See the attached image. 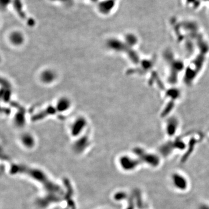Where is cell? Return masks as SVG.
<instances>
[{"instance_id":"cell-1","label":"cell","mask_w":209,"mask_h":209,"mask_svg":"<svg viewBox=\"0 0 209 209\" xmlns=\"http://www.w3.org/2000/svg\"><path fill=\"white\" fill-rule=\"evenodd\" d=\"M10 172L13 174H23L27 175L42 183L43 186L48 191L55 193H60L62 191L59 187L47 177L44 172L36 168H30L25 165L14 164L10 166Z\"/></svg>"},{"instance_id":"cell-2","label":"cell","mask_w":209,"mask_h":209,"mask_svg":"<svg viewBox=\"0 0 209 209\" xmlns=\"http://www.w3.org/2000/svg\"><path fill=\"white\" fill-rule=\"evenodd\" d=\"M114 5V2L112 0H108L105 2H102L101 5H100V10L103 13H106L109 12L110 10L112 9Z\"/></svg>"},{"instance_id":"cell-3","label":"cell","mask_w":209,"mask_h":209,"mask_svg":"<svg viewBox=\"0 0 209 209\" xmlns=\"http://www.w3.org/2000/svg\"><path fill=\"white\" fill-rule=\"evenodd\" d=\"M11 40L16 44H19L23 41V37L19 33H14L11 36Z\"/></svg>"},{"instance_id":"cell-4","label":"cell","mask_w":209,"mask_h":209,"mask_svg":"<svg viewBox=\"0 0 209 209\" xmlns=\"http://www.w3.org/2000/svg\"><path fill=\"white\" fill-rule=\"evenodd\" d=\"M69 105V102L66 99L61 100L57 105V108L59 110H65L67 109Z\"/></svg>"},{"instance_id":"cell-5","label":"cell","mask_w":209,"mask_h":209,"mask_svg":"<svg viewBox=\"0 0 209 209\" xmlns=\"http://www.w3.org/2000/svg\"><path fill=\"white\" fill-rule=\"evenodd\" d=\"M53 77H54L53 74L51 72H49V71L45 72L42 74V79L45 82H49V81H52V80L53 79Z\"/></svg>"},{"instance_id":"cell-6","label":"cell","mask_w":209,"mask_h":209,"mask_svg":"<svg viewBox=\"0 0 209 209\" xmlns=\"http://www.w3.org/2000/svg\"><path fill=\"white\" fill-rule=\"evenodd\" d=\"M84 124V120H78L77 121V123H76V125L75 127H74L73 128V131H74V133H76L78 131H80V128L81 127H83V125Z\"/></svg>"},{"instance_id":"cell-7","label":"cell","mask_w":209,"mask_h":209,"mask_svg":"<svg viewBox=\"0 0 209 209\" xmlns=\"http://www.w3.org/2000/svg\"><path fill=\"white\" fill-rule=\"evenodd\" d=\"M23 141H24V143L27 145V146H31L32 145V144H33V140H32V138L30 136H25L23 138Z\"/></svg>"},{"instance_id":"cell-8","label":"cell","mask_w":209,"mask_h":209,"mask_svg":"<svg viewBox=\"0 0 209 209\" xmlns=\"http://www.w3.org/2000/svg\"><path fill=\"white\" fill-rule=\"evenodd\" d=\"M10 3V0H1V6L2 7L6 8Z\"/></svg>"},{"instance_id":"cell-9","label":"cell","mask_w":209,"mask_h":209,"mask_svg":"<svg viewBox=\"0 0 209 209\" xmlns=\"http://www.w3.org/2000/svg\"><path fill=\"white\" fill-rule=\"evenodd\" d=\"M53 1V0H52ZM55 1H60L61 2H63V3H65V4H69V2H70V1L72 0H55Z\"/></svg>"}]
</instances>
